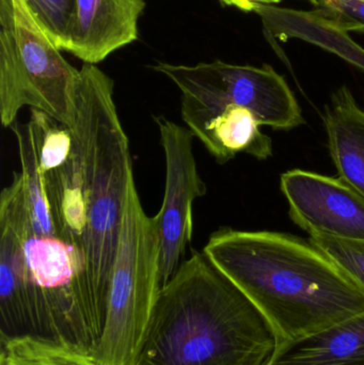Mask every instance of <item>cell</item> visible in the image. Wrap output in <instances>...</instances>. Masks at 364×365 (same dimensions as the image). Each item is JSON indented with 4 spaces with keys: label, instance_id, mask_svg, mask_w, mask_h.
<instances>
[{
    "label": "cell",
    "instance_id": "obj_9",
    "mask_svg": "<svg viewBox=\"0 0 364 365\" xmlns=\"http://www.w3.org/2000/svg\"><path fill=\"white\" fill-rule=\"evenodd\" d=\"M280 188L291 219L310 236L364 240V197L345 180L296 169L282 175Z\"/></svg>",
    "mask_w": 364,
    "mask_h": 365
},
{
    "label": "cell",
    "instance_id": "obj_17",
    "mask_svg": "<svg viewBox=\"0 0 364 365\" xmlns=\"http://www.w3.org/2000/svg\"><path fill=\"white\" fill-rule=\"evenodd\" d=\"M324 6L342 30L364 34V0H324Z\"/></svg>",
    "mask_w": 364,
    "mask_h": 365
},
{
    "label": "cell",
    "instance_id": "obj_7",
    "mask_svg": "<svg viewBox=\"0 0 364 365\" xmlns=\"http://www.w3.org/2000/svg\"><path fill=\"white\" fill-rule=\"evenodd\" d=\"M153 70L179 88L181 107H245L258 117L262 126L274 130H290L305 124L286 79L269 64L256 68L217 60L196 66L160 63Z\"/></svg>",
    "mask_w": 364,
    "mask_h": 365
},
{
    "label": "cell",
    "instance_id": "obj_4",
    "mask_svg": "<svg viewBox=\"0 0 364 365\" xmlns=\"http://www.w3.org/2000/svg\"><path fill=\"white\" fill-rule=\"evenodd\" d=\"M21 173L0 195V255L21 270L29 304V334L91 354L105 319L94 307L76 249L58 230L48 205L24 201Z\"/></svg>",
    "mask_w": 364,
    "mask_h": 365
},
{
    "label": "cell",
    "instance_id": "obj_6",
    "mask_svg": "<svg viewBox=\"0 0 364 365\" xmlns=\"http://www.w3.org/2000/svg\"><path fill=\"white\" fill-rule=\"evenodd\" d=\"M79 70L32 16L24 0H0V121L9 128L24 107L72 128Z\"/></svg>",
    "mask_w": 364,
    "mask_h": 365
},
{
    "label": "cell",
    "instance_id": "obj_13",
    "mask_svg": "<svg viewBox=\"0 0 364 365\" xmlns=\"http://www.w3.org/2000/svg\"><path fill=\"white\" fill-rule=\"evenodd\" d=\"M329 152L339 177L364 197V110L342 86L325 110Z\"/></svg>",
    "mask_w": 364,
    "mask_h": 365
},
{
    "label": "cell",
    "instance_id": "obj_14",
    "mask_svg": "<svg viewBox=\"0 0 364 365\" xmlns=\"http://www.w3.org/2000/svg\"><path fill=\"white\" fill-rule=\"evenodd\" d=\"M0 365H102L89 353L33 336H1Z\"/></svg>",
    "mask_w": 364,
    "mask_h": 365
},
{
    "label": "cell",
    "instance_id": "obj_12",
    "mask_svg": "<svg viewBox=\"0 0 364 365\" xmlns=\"http://www.w3.org/2000/svg\"><path fill=\"white\" fill-rule=\"evenodd\" d=\"M264 365H364V312L277 345Z\"/></svg>",
    "mask_w": 364,
    "mask_h": 365
},
{
    "label": "cell",
    "instance_id": "obj_10",
    "mask_svg": "<svg viewBox=\"0 0 364 365\" xmlns=\"http://www.w3.org/2000/svg\"><path fill=\"white\" fill-rule=\"evenodd\" d=\"M145 0H75L62 51L96 64L138 38Z\"/></svg>",
    "mask_w": 364,
    "mask_h": 365
},
{
    "label": "cell",
    "instance_id": "obj_8",
    "mask_svg": "<svg viewBox=\"0 0 364 365\" xmlns=\"http://www.w3.org/2000/svg\"><path fill=\"white\" fill-rule=\"evenodd\" d=\"M166 163V184L162 207L156 215L160 237V276L162 287L185 259L192 242V204L207 195L192 151L194 136L187 128L164 115L154 117Z\"/></svg>",
    "mask_w": 364,
    "mask_h": 365
},
{
    "label": "cell",
    "instance_id": "obj_16",
    "mask_svg": "<svg viewBox=\"0 0 364 365\" xmlns=\"http://www.w3.org/2000/svg\"><path fill=\"white\" fill-rule=\"evenodd\" d=\"M309 240L364 289V240H335L322 236H310Z\"/></svg>",
    "mask_w": 364,
    "mask_h": 365
},
{
    "label": "cell",
    "instance_id": "obj_15",
    "mask_svg": "<svg viewBox=\"0 0 364 365\" xmlns=\"http://www.w3.org/2000/svg\"><path fill=\"white\" fill-rule=\"evenodd\" d=\"M38 25L62 51L75 0H24Z\"/></svg>",
    "mask_w": 364,
    "mask_h": 365
},
{
    "label": "cell",
    "instance_id": "obj_3",
    "mask_svg": "<svg viewBox=\"0 0 364 365\" xmlns=\"http://www.w3.org/2000/svg\"><path fill=\"white\" fill-rule=\"evenodd\" d=\"M275 347L249 298L192 251L158 293L136 365H264Z\"/></svg>",
    "mask_w": 364,
    "mask_h": 365
},
{
    "label": "cell",
    "instance_id": "obj_2",
    "mask_svg": "<svg viewBox=\"0 0 364 365\" xmlns=\"http://www.w3.org/2000/svg\"><path fill=\"white\" fill-rule=\"evenodd\" d=\"M203 252L260 311L276 346L364 312V289L310 240L220 227Z\"/></svg>",
    "mask_w": 364,
    "mask_h": 365
},
{
    "label": "cell",
    "instance_id": "obj_18",
    "mask_svg": "<svg viewBox=\"0 0 364 365\" xmlns=\"http://www.w3.org/2000/svg\"><path fill=\"white\" fill-rule=\"evenodd\" d=\"M220 1L226 6H234L244 12H252V11L254 12L256 6L260 4L271 6V4H278L281 0H220Z\"/></svg>",
    "mask_w": 364,
    "mask_h": 365
},
{
    "label": "cell",
    "instance_id": "obj_1",
    "mask_svg": "<svg viewBox=\"0 0 364 365\" xmlns=\"http://www.w3.org/2000/svg\"><path fill=\"white\" fill-rule=\"evenodd\" d=\"M113 87L95 64H83L70 128L72 151L59 167L38 169L58 230L83 257L92 302L104 319L124 206L135 181Z\"/></svg>",
    "mask_w": 364,
    "mask_h": 365
},
{
    "label": "cell",
    "instance_id": "obj_5",
    "mask_svg": "<svg viewBox=\"0 0 364 365\" xmlns=\"http://www.w3.org/2000/svg\"><path fill=\"white\" fill-rule=\"evenodd\" d=\"M156 217L145 214L132 181L124 206L102 338L90 355L102 365H136L162 289Z\"/></svg>",
    "mask_w": 364,
    "mask_h": 365
},
{
    "label": "cell",
    "instance_id": "obj_19",
    "mask_svg": "<svg viewBox=\"0 0 364 365\" xmlns=\"http://www.w3.org/2000/svg\"><path fill=\"white\" fill-rule=\"evenodd\" d=\"M311 1H314V2H316V0H311Z\"/></svg>",
    "mask_w": 364,
    "mask_h": 365
},
{
    "label": "cell",
    "instance_id": "obj_11",
    "mask_svg": "<svg viewBox=\"0 0 364 365\" xmlns=\"http://www.w3.org/2000/svg\"><path fill=\"white\" fill-rule=\"evenodd\" d=\"M181 115L188 130L219 165L227 164L239 153L249 154L259 160L273 155L271 139L262 133L260 120L250 109L235 105L181 107Z\"/></svg>",
    "mask_w": 364,
    "mask_h": 365
}]
</instances>
